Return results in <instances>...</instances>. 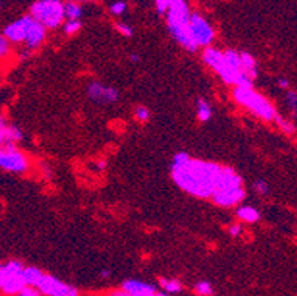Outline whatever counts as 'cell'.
I'll list each match as a JSON object with an SVG mask.
<instances>
[{
  "label": "cell",
  "instance_id": "obj_32",
  "mask_svg": "<svg viewBox=\"0 0 297 296\" xmlns=\"http://www.w3.org/2000/svg\"><path fill=\"white\" fill-rule=\"evenodd\" d=\"M228 234L231 237H240L243 234V225L240 222H234L228 227Z\"/></svg>",
  "mask_w": 297,
  "mask_h": 296
},
{
  "label": "cell",
  "instance_id": "obj_5",
  "mask_svg": "<svg viewBox=\"0 0 297 296\" xmlns=\"http://www.w3.org/2000/svg\"><path fill=\"white\" fill-rule=\"evenodd\" d=\"M30 17L40 23L46 30H55L64 23L62 0H39L30 9Z\"/></svg>",
  "mask_w": 297,
  "mask_h": 296
},
{
  "label": "cell",
  "instance_id": "obj_22",
  "mask_svg": "<svg viewBox=\"0 0 297 296\" xmlns=\"http://www.w3.org/2000/svg\"><path fill=\"white\" fill-rule=\"evenodd\" d=\"M213 115V110H211V105L207 102L206 99H198L197 101V119L200 122H208Z\"/></svg>",
  "mask_w": 297,
  "mask_h": 296
},
{
  "label": "cell",
  "instance_id": "obj_26",
  "mask_svg": "<svg viewBox=\"0 0 297 296\" xmlns=\"http://www.w3.org/2000/svg\"><path fill=\"white\" fill-rule=\"evenodd\" d=\"M285 104H287V107H288V110L291 111V114H293V115H296V111H297V93H296V91H291V89H288L287 95H285Z\"/></svg>",
  "mask_w": 297,
  "mask_h": 296
},
{
  "label": "cell",
  "instance_id": "obj_28",
  "mask_svg": "<svg viewBox=\"0 0 297 296\" xmlns=\"http://www.w3.org/2000/svg\"><path fill=\"white\" fill-rule=\"evenodd\" d=\"M126 9H127V3L126 2H123V0H120V2H115L113 3L111 6H110V11H111V14L115 15V17H120V15H123L124 12H126Z\"/></svg>",
  "mask_w": 297,
  "mask_h": 296
},
{
  "label": "cell",
  "instance_id": "obj_39",
  "mask_svg": "<svg viewBox=\"0 0 297 296\" xmlns=\"http://www.w3.org/2000/svg\"><path fill=\"white\" fill-rule=\"evenodd\" d=\"M65 2H69V0H65ZM72 2H79V0H72Z\"/></svg>",
  "mask_w": 297,
  "mask_h": 296
},
{
  "label": "cell",
  "instance_id": "obj_15",
  "mask_svg": "<svg viewBox=\"0 0 297 296\" xmlns=\"http://www.w3.org/2000/svg\"><path fill=\"white\" fill-rule=\"evenodd\" d=\"M121 289L132 296H154L157 292L156 286H153L150 283L139 281V280H126L123 283Z\"/></svg>",
  "mask_w": 297,
  "mask_h": 296
},
{
  "label": "cell",
  "instance_id": "obj_40",
  "mask_svg": "<svg viewBox=\"0 0 297 296\" xmlns=\"http://www.w3.org/2000/svg\"><path fill=\"white\" fill-rule=\"evenodd\" d=\"M82 2H88V0H82Z\"/></svg>",
  "mask_w": 297,
  "mask_h": 296
},
{
  "label": "cell",
  "instance_id": "obj_18",
  "mask_svg": "<svg viewBox=\"0 0 297 296\" xmlns=\"http://www.w3.org/2000/svg\"><path fill=\"white\" fill-rule=\"evenodd\" d=\"M43 271L37 267H24L23 268V277L25 280L27 286H37V283L40 281V278L43 277Z\"/></svg>",
  "mask_w": 297,
  "mask_h": 296
},
{
  "label": "cell",
  "instance_id": "obj_24",
  "mask_svg": "<svg viewBox=\"0 0 297 296\" xmlns=\"http://www.w3.org/2000/svg\"><path fill=\"white\" fill-rule=\"evenodd\" d=\"M195 293L198 296H210L213 293V286L207 280H201L195 284Z\"/></svg>",
  "mask_w": 297,
  "mask_h": 296
},
{
  "label": "cell",
  "instance_id": "obj_35",
  "mask_svg": "<svg viewBox=\"0 0 297 296\" xmlns=\"http://www.w3.org/2000/svg\"><path fill=\"white\" fill-rule=\"evenodd\" d=\"M107 296H132L130 293H127L126 290H123V289H117V290H111L110 293Z\"/></svg>",
  "mask_w": 297,
  "mask_h": 296
},
{
  "label": "cell",
  "instance_id": "obj_9",
  "mask_svg": "<svg viewBox=\"0 0 297 296\" xmlns=\"http://www.w3.org/2000/svg\"><path fill=\"white\" fill-rule=\"evenodd\" d=\"M36 287L45 296H79V290L74 286L49 274H43Z\"/></svg>",
  "mask_w": 297,
  "mask_h": 296
},
{
  "label": "cell",
  "instance_id": "obj_1",
  "mask_svg": "<svg viewBox=\"0 0 297 296\" xmlns=\"http://www.w3.org/2000/svg\"><path fill=\"white\" fill-rule=\"evenodd\" d=\"M220 170L222 164L216 161L194 159L188 153L181 151L173 157L170 175L173 183L186 194L197 199H210Z\"/></svg>",
  "mask_w": 297,
  "mask_h": 296
},
{
  "label": "cell",
  "instance_id": "obj_41",
  "mask_svg": "<svg viewBox=\"0 0 297 296\" xmlns=\"http://www.w3.org/2000/svg\"><path fill=\"white\" fill-rule=\"evenodd\" d=\"M0 267H2V264H0Z\"/></svg>",
  "mask_w": 297,
  "mask_h": 296
},
{
  "label": "cell",
  "instance_id": "obj_16",
  "mask_svg": "<svg viewBox=\"0 0 297 296\" xmlns=\"http://www.w3.org/2000/svg\"><path fill=\"white\" fill-rule=\"evenodd\" d=\"M240 56H241V67H243V73L254 82L257 74H259V66H257V61L256 58L253 56L252 53L249 52H240Z\"/></svg>",
  "mask_w": 297,
  "mask_h": 296
},
{
  "label": "cell",
  "instance_id": "obj_4",
  "mask_svg": "<svg viewBox=\"0 0 297 296\" xmlns=\"http://www.w3.org/2000/svg\"><path fill=\"white\" fill-rule=\"evenodd\" d=\"M203 61L208 69L213 70L222 79L224 83L229 86H253L252 80L229 67L228 63L225 61L224 50H219L213 46H207L203 50Z\"/></svg>",
  "mask_w": 297,
  "mask_h": 296
},
{
  "label": "cell",
  "instance_id": "obj_7",
  "mask_svg": "<svg viewBox=\"0 0 297 296\" xmlns=\"http://www.w3.org/2000/svg\"><path fill=\"white\" fill-rule=\"evenodd\" d=\"M23 268L24 264L21 261H17V259L8 261L6 264L2 265L3 281H2L0 292L11 296H17L20 293V290L23 289L24 286H27L23 277Z\"/></svg>",
  "mask_w": 297,
  "mask_h": 296
},
{
  "label": "cell",
  "instance_id": "obj_20",
  "mask_svg": "<svg viewBox=\"0 0 297 296\" xmlns=\"http://www.w3.org/2000/svg\"><path fill=\"white\" fill-rule=\"evenodd\" d=\"M83 15V9L77 2H65L64 3V17L67 20H80Z\"/></svg>",
  "mask_w": 297,
  "mask_h": 296
},
{
  "label": "cell",
  "instance_id": "obj_31",
  "mask_svg": "<svg viewBox=\"0 0 297 296\" xmlns=\"http://www.w3.org/2000/svg\"><path fill=\"white\" fill-rule=\"evenodd\" d=\"M17 296H43L40 293V290L34 286H24L20 290V293Z\"/></svg>",
  "mask_w": 297,
  "mask_h": 296
},
{
  "label": "cell",
  "instance_id": "obj_27",
  "mask_svg": "<svg viewBox=\"0 0 297 296\" xmlns=\"http://www.w3.org/2000/svg\"><path fill=\"white\" fill-rule=\"evenodd\" d=\"M133 114H135V119L137 122H140V123H146L151 119V111L148 110V107H143V105L136 107Z\"/></svg>",
  "mask_w": 297,
  "mask_h": 296
},
{
  "label": "cell",
  "instance_id": "obj_12",
  "mask_svg": "<svg viewBox=\"0 0 297 296\" xmlns=\"http://www.w3.org/2000/svg\"><path fill=\"white\" fill-rule=\"evenodd\" d=\"M46 34H47V30H46L45 27L40 23H37L34 18L30 17V21H28L27 30H25V37H24L23 43L27 46L28 50L39 49L40 46L45 43Z\"/></svg>",
  "mask_w": 297,
  "mask_h": 296
},
{
  "label": "cell",
  "instance_id": "obj_13",
  "mask_svg": "<svg viewBox=\"0 0 297 296\" xmlns=\"http://www.w3.org/2000/svg\"><path fill=\"white\" fill-rule=\"evenodd\" d=\"M24 138L23 131L11 123L6 117L0 115V147L5 145H18Z\"/></svg>",
  "mask_w": 297,
  "mask_h": 296
},
{
  "label": "cell",
  "instance_id": "obj_23",
  "mask_svg": "<svg viewBox=\"0 0 297 296\" xmlns=\"http://www.w3.org/2000/svg\"><path fill=\"white\" fill-rule=\"evenodd\" d=\"M62 28H64V33L67 36H72V34H77L82 28V21L80 20H67L65 23H62Z\"/></svg>",
  "mask_w": 297,
  "mask_h": 296
},
{
  "label": "cell",
  "instance_id": "obj_2",
  "mask_svg": "<svg viewBox=\"0 0 297 296\" xmlns=\"http://www.w3.org/2000/svg\"><path fill=\"white\" fill-rule=\"evenodd\" d=\"M167 27L172 37L189 52H197L198 46L194 43L189 33V8L185 0H169V6L166 11Z\"/></svg>",
  "mask_w": 297,
  "mask_h": 296
},
{
  "label": "cell",
  "instance_id": "obj_33",
  "mask_svg": "<svg viewBox=\"0 0 297 296\" xmlns=\"http://www.w3.org/2000/svg\"><path fill=\"white\" fill-rule=\"evenodd\" d=\"M156 6H157L159 14H166L167 6H169V0H156Z\"/></svg>",
  "mask_w": 297,
  "mask_h": 296
},
{
  "label": "cell",
  "instance_id": "obj_29",
  "mask_svg": "<svg viewBox=\"0 0 297 296\" xmlns=\"http://www.w3.org/2000/svg\"><path fill=\"white\" fill-rule=\"evenodd\" d=\"M254 190L259 196H268L269 194V184L265 180H257L254 184Z\"/></svg>",
  "mask_w": 297,
  "mask_h": 296
},
{
  "label": "cell",
  "instance_id": "obj_6",
  "mask_svg": "<svg viewBox=\"0 0 297 296\" xmlns=\"http://www.w3.org/2000/svg\"><path fill=\"white\" fill-rule=\"evenodd\" d=\"M0 169L9 173L24 175L30 170V159L18 145L0 147Z\"/></svg>",
  "mask_w": 297,
  "mask_h": 296
},
{
  "label": "cell",
  "instance_id": "obj_21",
  "mask_svg": "<svg viewBox=\"0 0 297 296\" xmlns=\"http://www.w3.org/2000/svg\"><path fill=\"white\" fill-rule=\"evenodd\" d=\"M160 286L161 289L169 293V295H173V293H179L182 290V284L179 280L176 278H160Z\"/></svg>",
  "mask_w": 297,
  "mask_h": 296
},
{
  "label": "cell",
  "instance_id": "obj_25",
  "mask_svg": "<svg viewBox=\"0 0 297 296\" xmlns=\"http://www.w3.org/2000/svg\"><path fill=\"white\" fill-rule=\"evenodd\" d=\"M12 52V43L3 36L0 34V60H6Z\"/></svg>",
  "mask_w": 297,
  "mask_h": 296
},
{
  "label": "cell",
  "instance_id": "obj_17",
  "mask_svg": "<svg viewBox=\"0 0 297 296\" xmlns=\"http://www.w3.org/2000/svg\"><path fill=\"white\" fill-rule=\"evenodd\" d=\"M237 218L246 224H254L260 219V212L250 205H238L237 207Z\"/></svg>",
  "mask_w": 297,
  "mask_h": 296
},
{
  "label": "cell",
  "instance_id": "obj_14",
  "mask_svg": "<svg viewBox=\"0 0 297 296\" xmlns=\"http://www.w3.org/2000/svg\"><path fill=\"white\" fill-rule=\"evenodd\" d=\"M28 21H30V15H25V17H21L20 20L11 23L9 25L5 27L3 30V36L11 42V43H23L24 37H25V30H27V25H28Z\"/></svg>",
  "mask_w": 297,
  "mask_h": 296
},
{
  "label": "cell",
  "instance_id": "obj_11",
  "mask_svg": "<svg viewBox=\"0 0 297 296\" xmlns=\"http://www.w3.org/2000/svg\"><path fill=\"white\" fill-rule=\"evenodd\" d=\"M244 197H246L244 185L235 187V188H227V190H217L210 196L211 202L219 207H234V206L241 205Z\"/></svg>",
  "mask_w": 297,
  "mask_h": 296
},
{
  "label": "cell",
  "instance_id": "obj_3",
  "mask_svg": "<svg viewBox=\"0 0 297 296\" xmlns=\"http://www.w3.org/2000/svg\"><path fill=\"white\" fill-rule=\"evenodd\" d=\"M232 96L240 107L265 122H274L275 115L278 114L274 104L266 96L254 91L253 86H234Z\"/></svg>",
  "mask_w": 297,
  "mask_h": 296
},
{
  "label": "cell",
  "instance_id": "obj_38",
  "mask_svg": "<svg viewBox=\"0 0 297 296\" xmlns=\"http://www.w3.org/2000/svg\"><path fill=\"white\" fill-rule=\"evenodd\" d=\"M139 60H140V58H139V55H136V53H132V55H130V61H132V63H139Z\"/></svg>",
  "mask_w": 297,
  "mask_h": 296
},
{
  "label": "cell",
  "instance_id": "obj_19",
  "mask_svg": "<svg viewBox=\"0 0 297 296\" xmlns=\"http://www.w3.org/2000/svg\"><path fill=\"white\" fill-rule=\"evenodd\" d=\"M274 122L276 123V126L279 128V131H281L282 134H285V135H288V137H294V135H296V125H294V122H291V120L282 117L281 114H276V115H275Z\"/></svg>",
  "mask_w": 297,
  "mask_h": 296
},
{
  "label": "cell",
  "instance_id": "obj_36",
  "mask_svg": "<svg viewBox=\"0 0 297 296\" xmlns=\"http://www.w3.org/2000/svg\"><path fill=\"white\" fill-rule=\"evenodd\" d=\"M105 167H107V161H105V160L101 159L96 161V170H98V172H102Z\"/></svg>",
  "mask_w": 297,
  "mask_h": 296
},
{
  "label": "cell",
  "instance_id": "obj_10",
  "mask_svg": "<svg viewBox=\"0 0 297 296\" xmlns=\"http://www.w3.org/2000/svg\"><path fill=\"white\" fill-rule=\"evenodd\" d=\"M86 93L91 98L92 102H95L98 105H113L120 99V92L113 86L104 85L101 82L89 83Z\"/></svg>",
  "mask_w": 297,
  "mask_h": 296
},
{
  "label": "cell",
  "instance_id": "obj_8",
  "mask_svg": "<svg viewBox=\"0 0 297 296\" xmlns=\"http://www.w3.org/2000/svg\"><path fill=\"white\" fill-rule=\"evenodd\" d=\"M189 33H191L194 43L198 47L211 46L216 37V33L211 24L208 23L206 18H203L200 14L189 15Z\"/></svg>",
  "mask_w": 297,
  "mask_h": 296
},
{
  "label": "cell",
  "instance_id": "obj_30",
  "mask_svg": "<svg viewBox=\"0 0 297 296\" xmlns=\"http://www.w3.org/2000/svg\"><path fill=\"white\" fill-rule=\"evenodd\" d=\"M115 30H117L121 36H124V37H132V36H133V28H132L129 24L117 23L115 24Z\"/></svg>",
  "mask_w": 297,
  "mask_h": 296
},
{
  "label": "cell",
  "instance_id": "obj_37",
  "mask_svg": "<svg viewBox=\"0 0 297 296\" xmlns=\"http://www.w3.org/2000/svg\"><path fill=\"white\" fill-rule=\"evenodd\" d=\"M110 275H111V271H110V270H102V271H101V277H102V278H108Z\"/></svg>",
  "mask_w": 297,
  "mask_h": 296
},
{
  "label": "cell",
  "instance_id": "obj_34",
  "mask_svg": "<svg viewBox=\"0 0 297 296\" xmlns=\"http://www.w3.org/2000/svg\"><path fill=\"white\" fill-rule=\"evenodd\" d=\"M278 86L281 89H288L290 88V80L285 79V77H281V79H278Z\"/></svg>",
  "mask_w": 297,
  "mask_h": 296
}]
</instances>
